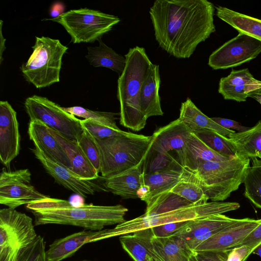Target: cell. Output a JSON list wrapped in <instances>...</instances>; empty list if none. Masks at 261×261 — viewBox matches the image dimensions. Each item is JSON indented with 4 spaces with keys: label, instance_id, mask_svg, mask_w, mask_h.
Masks as SVG:
<instances>
[{
    "label": "cell",
    "instance_id": "ab89813d",
    "mask_svg": "<svg viewBox=\"0 0 261 261\" xmlns=\"http://www.w3.org/2000/svg\"><path fill=\"white\" fill-rule=\"evenodd\" d=\"M189 221V220H188ZM188 221L168 223L151 228L154 236L159 238L168 237L174 234L184 226Z\"/></svg>",
    "mask_w": 261,
    "mask_h": 261
},
{
    "label": "cell",
    "instance_id": "ffe728a7",
    "mask_svg": "<svg viewBox=\"0 0 261 261\" xmlns=\"http://www.w3.org/2000/svg\"><path fill=\"white\" fill-rule=\"evenodd\" d=\"M192 133V129L178 118L153 133L150 149L162 154L171 150L176 152L184 146Z\"/></svg>",
    "mask_w": 261,
    "mask_h": 261
},
{
    "label": "cell",
    "instance_id": "4fadbf2b",
    "mask_svg": "<svg viewBox=\"0 0 261 261\" xmlns=\"http://www.w3.org/2000/svg\"><path fill=\"white\" fill-rule=\"evenodd\" d=\"M238 220L222 214L197 218L189 220L173 235L178 237L191 250L194 251L202 243Z\"/></svg>",
    "mask_w": 261,
    "mask_h": 261
},
{
    "label": "cell",
    "instance_id": "1f68e13d",
    "mask_svg": "<svg viewBox=\"0 0 261 261\" xmlns=\"http://www.w3.org/2000/svg\"><path fill=\"white\" fill-rule=\"evenodd\" d=\"M192 132L212 150L224 157L231 159L238 154L232 142L227 137L204 128L192 129Z\"/></svg>",
    "mask_w": 261,
    "mask_h": 261
},
{
    "label": "cell",
    "instance_id": "c3c4849f",
    "mask_svg": "<svg viewBox=\"0 0 261 261\" xmlns=\"http://www.w3.org/2000/svg\"><path fill=\"white\" fill-rule=\"evenodd\" d=\"M249 97L254 98L261 105V94L251 93L249 94Z\"/></svg>",
    "mask_w": 261,
    "mask_h": 261
},
{
    "label": "cell",
    "instance_id": "30bf717a",
    "mask_svg": "<svg viewBox=\"0 0 261 261\" xmlns=\"http://www.w3.org/2000/svg\"><path fill=\"white\" fill-rule=\"evenodd\" d=\"M31 184V173L28 169L14 171L3 168L0 174V203L15 209L24 204L47 197Z\"/></svg>",
    "mask_w": 261,
    "mask_h": 261
},
{
    "label": "cell",
    "instance_id": "5b68a950",
    "mask_svg": "<svg viewBox=\"0 0 261 261\" xmlns=\"http://www.w3.org/2000/svg\"><path fill=\"white\" fill-rule=\"evenodd\" d=\"M96 140V139H95ZM152 137L130 133L127 135L97 140L102 178L133 168L145 159L151 148Z\"/></svg>",
    "mask_w": 261,
    "mask_h": 261
},
{
    "label": "cell",
    "instance_id": "f6af8a7d",
    "mask_svg": "<svg viewBox=\"0 0 261 261\" xmlns=\"http://www.w3.org/2000/svg\"><path fill=\"white\" fill-rule=\"evenodd\" d=\"M65 9L63 4L57 3L52 5L50 10V15L52 19L56 18L63 14Z\"/></svg>",
    "mask_w": 261,
    "mask_h": 261
},
{
    "label": "cell",
    "instance_id": "e0dca14e",
    "mask_svg": "<svg viewBox=\"0 0 261 261\" xmlns=\"http://www.w3.org/2000/svg\"><path fill=\"white\" fill-rule=\"evenodd\" d=\"M110 229H85L55 240L46 250L48 261H61L73 255L83 245L111 238Z\"/></svg>",
    "mask_w": 261,
    "mask_h": 261
},
{
    "label": "cell",
    "instance_id": "603a6c76",
    "mask_svg": "<svg viewBox=\"0 0 261 261\" xmlns=\"http://www.w3.org/2000/svg\"><path fill=\"white\" fill-rule=\"evenodd\" d=\"M177 161L187 170L193 171L206 161H223L229 159L224 157L206 146L193 132L187 138L184 146L176 151Z\"/></svg>",
    "mask_w": 261,
    "mask_h": 261
},
{
    "label": "cell",
    "instance_id": "e575fe53",
    "mask_svg": "<svg viewBox=\"0 0 261 261\" xmlns=\"http://www.w3.org/2000/svg\"><path fill=\"white\" fill-rule=\"evenodd\" d=\"M170 191L195 205L204 204L208 200L201 188L190 178L184 169L180 180Z\"/></svg>",
    "mask_w": 261,
    "mask_h": 261
},
{
    "label": "cell",
    "instance_id": "f546056e",
    "mask_svg": "<svg viewBox=\"0 0 261 261\" xmlns=\"http://www.w3.org/2000/svg\"><path fill=\"white\" fill-rule=\"evenodd\" d=\"M152 242L155 252L163 261H189L194 251L178 237H153Z\"/></svg>",
    "mask_w": 261,
    "mask_h": 261
},
{
    "label": "cell",
    "instance_id": "ba28073f",
    "mask_svg": "<svg viewBox=\"0 0 261 261\" xmlns=\"http://www.w3.org/2000/svg\"><path fill=\"white\" fill-rule=\"evenodd\" d=\"M37 236L31 217L9 207L0 210V261H15Z\"/></svg>",
    "mask_w": 261,
    "mask_h": 261
},
{
    "label": "cell",
    "instance_id": "9c48e42d",
    "mask_svg": "<svg viewBox=\"0 0 261 261\" xmlns=\"http://www.w3.org/2000/svg\"><path fill=\"white\" fill-rule=\"evenodd\" d=\"M30 121L38 120L65 138L78 142L83 132L81 120L46 97L34 95L24 102Z\"/></svg>",
    "mask_w": 261,
    "mask_h": 261
},
{
    "label": "cell",
    "instance_id": "8fae6325",
    "mask_svg": "<svg viewBox=\"0 0 261 261\" xmlns=\"http://www.w3.org/2000/svg\"><path fill=\"white\" fill-rule=\"evenodd\" d=\"M260 53L261 41L239 33L211 54L208 65L214 70L233 68L250 62Z\"/></svg>",
    "mask_w": 261,
    "mask_h": 261
},
{
    "label": "cell",
    "instance_id": "52a82bcc",
    "mask_svg": "<svg viewBox=\"0 0 261 261\" xmlns=\"http://www.w3.org/2000/svg\"><path fill=\"white\" fill-rule=\"evenodd\" d=\"M49 20L63 26L74 43L98 40L120 21L116 16L87 8L71 10Z\"/></svg>",
    "mask_w": 261,
    "mask_h": 261
},
{
    "label": "cell",
    "instance_id": "f907efd6",
    "mask_svg": "<svg viewBox=\"0 0 261 261\" xmlns=\"http://www.w3.org/2000/svg\"><path fill=\"white\" fill-rule=\"evenodd\" d=\"M83 261H90V260H83Z\"/></svg>",
    "mask_w": 261,
    "mask_h": 261
},
{
    "label": "cell",
    "instance_id": "b9f144b4",
    "mask_svg": "<svg viewBox=\"0 0 261 261\" xmlns=\"http://www.w3.org/2000/svg\"><path fill=\"white\" fill-rule=\"evenodd\" d=\"M261 244V223L236 247L247 245L250 248V253Z\"/></svg>",
    "mask_w": 261,
    "mask_h": 261
},
{
    "label": "cell",
    "instance_id": "bcb514c9",
    "mask_svg": "<svg viewBox=\"0 0 261 261\" xmlns=\"http://www.w3.org/2000/svg\"><path fill=\"white\" fill-rule=\"evenodd\" d=\"M0 63H2L3 61V57L2 55L4 52V51L5 49V41L6 39L4 38V37L3 36L2 34V24H3V21L1 20L0 21Z\"/></svg>",
    "mask_w": 261,
    "mask_h": 261
},
{
    "label": "cell",
    "instance_id": "7bdbcfd3",
    "mask_svg": "<svg viewBox=\"0 0 261 261\" xmlns=\"http://www.w3.org/2000/svg\"><path fill=\"white\" fill-rule=\"evenodd\" d=\"M250 254V248L247 245L235 247L230 250L227 261H245Z\"/></svg>",
    "mask_w": 261,
    "mask_h": 261
},
{
    "label": "cell",
    "instance_id": "ee69618b",
    "mask_svg": "<svg viewBox=\"0 0 261 261\" xmlns=\"http://www.w3.org/2000/svg\"><path fill=\"white\" fill-rule=\"evenodd\" d=\"M211 118L215 122L228 129L236 130L238 131V132H242L249 128V127L244 126L233 120L220 117H213Z\"/></svg>",
    "mask_w": 261,
    "mask_h": 261
},
{
    "label": "cell",
    "instance_id": "44dd1931",
    "mask_svg": "<svg viewBox=\"0 0 261 261\" xmlns=\"http://www.w3.org/2000/svg\"><path fill=\"white\" fill-rule=\"evenodd\" d=\"M259 83L248 68L232 69L228 75L220 79L218 92L224 99L244 102L248 93L254 90Z\"/></svg>",
    "mask_w": 261,
    "mask_h": 261
},
{
    "label": "cell",
    "instance_id": "7402d4cb",
    "mask_svg": "<svg viewBox=\"0 0 261 261\" xmlns=\"http://www.w3.org/2000/svg\"><path fill=\"white\" fill-rule=\"evenodd\" d=\"M145 160L127 170L107 178H103V187L123 199L138 198V192L143 185V165Z\"/></svg>",
    "mask_w": 261,
    "mask_h": 261
},
{
    "label": "cell",
    "instance_id": "74e56055",
    "mask_svg": "<svg viewBox=\"0 0 261 261\" xmlns=\"http://www.w3.org/2000/svg\"><path fill=\"white\" fill-rule=\"evenodd\" d=\"M77 143L92 166L99 173L100 169V159L99 148L96 140L84 128L83 132Z\"/></svg>",
    "mask_w": 261,
    "mask_h": 261
},
{
    "label": "cell",
    "instance_id": "277c9868",
    "mask_svg": "<svg viewBox=\"0 0 261 261\" xmlns=\"http://www.w3.org/2000/svg\"><path fill=\"white\" fill-rule=\"evenodd\" d=\"M250 160L237 154L226 161L204 162L193 171L184 169L208 199L222 201L243 182Z\"/></svg>",
    "mask_w": 261,
    "mask_h": 261
},
{
    "label": "cell",
    "instance_id": "f1b7e54d",
    "mask_svg": "<svg viewBox=\"0 0 261 261\" xmlns=\"http://www.w3.org/2000/svg\"><path fill=\"white\" fill-rule=\"evenodd\" d=\"M228 138L238 154L249 159L261 157V120L248 130L236 132Z\"/></svg>",
    "mask_w": 261,
    "mask_h": 261
},
{
    "label": "cell",
    "instance_id": "4316f807",
    "mask_svg": "<svg viewBox=\"0 0 261 261\" xmlns=\"http://www.w3.org/2000/svg\"><path fill=\"white\" fill-rule=\"evenodd\" d=\"M179 118L186 123L192 130L197 128L210 129L227 138L236 133L234 130L221 126L211 118L204 114L189 98L181 103Z\"/></svg>",
    "mask_w": 261,
    "mask_h": 261
},
{
    "label": "cell",
    "instance_id": "f35d334b",
    "mask_svg": "<svg viewBox=\"0 0 261 261\" xmlns=\"http://www.w3.org/2000/svg\"><path fill=\"white\" fill-rule=\"evenodd\" d=\"M81 123L83 127L97 140L127 135L131 133L115 129L88 119L81 120Z\"/></svg>",
    "mask_w": 261,
    "mask_h": 261
},
{
    "label": "cell",
    "instance_id": "7dc6e473",
    "mask_svg": "<svg viewBox=\"0 0 261 261\" xmlns=\"http://www.w3.org/2000/svg\"><path fill=\"white\" fill-rule=\"evenodd\" d=\"M251 93L261 94V81H259L258 85L256 86L254 90L251 91L248 93V97L249 94Z\"/></svg>",
    "mask_w": 261,
    "mask_h": 261
},
{
    "label": "cell",
    "instance_id": "d6a6232c",
    "mask_svg": "<svg viewBox=\"0 0 261 261\" xmlns=\"http://www.w3.org/2000/svg\"><path fill=\"white\" fill-rule=\"evenodd\" d=\"M252 166L246 170L243 183L244 196L256 207L261 208V160L250 159Z\"/></svg>",
    "mask_w": 261,
    "mask_h": 261
},
{
    "label": "cell",
    "instance_id": "816d5d0a",
    "mask_svg": "<svg viewBox=\"0 0 261 261\" xmlns=\"http://www.w3.org/2000/svg\"><path fill=\"white\" fill-rule=\"evenodd\" d=\"M260 160H261V157L260 158Z\"/></svg>",
    "mask_w": 261,
    "mask_h": 261
},
{
    "label": "cell",
    "instance_id": "8d00e7d4",
    "mask_svg": "<svg viewBox=\"0 0 261 261\" xmlns=\"http://www.w3.org/2000/svg\"><path fill=\"white\" fill-rule=\"evenodd\" d=\"M45 245L44 238L37 236L32 242L19 251L15 261H48Z\"/></svg>",
    "mask_w": 261,
    "mask_h": 261
},
{
    "label": "cell",
    "instance_id": "7a4b0ae2",
    "mask_svg": "<svg viewBox=\"0 0 261 261\" xmlns=\"http://www.w3.org/2000/svg\"><path fill=\"white\" fill-rule=\"evenodd\" d=\"M26 207L34 216L35 225H69L93 230H100L105 226L124 222L128 211L121 204L75 206L68 200L49 196L29 203Z\"/></svg>",
    "mask_w": 261,
    "mask_h": 261
},
{
    "label": "cell",
    "instance_id": "4dcf8cb0",
    "mask_svg": "<svg viewBox=\"0 0 261 261\" xmlns=\"http://www.w3.org/2000/svg\"><path fill=\"white\" fill-rule=\"evenodd\" d=\"M99 46L88 47V55L86 58L94 67H104L116 72L120 76L124 71L126 58L116 53L112 48L106 45L100 38Z\"/></svg>",
    "mask_w": 261,
    "mask_h": 261
},
{
    "label": "cell",
    "instance_id": "d590c367",
    "mask_svg": "<svg viewBox=\"0 0 261 261\" xmlns=\"http://www.w3.org/2000/svg\"><path fill=\"white\" fill-rule=\"evenodd\" d=\"M63 109L71 114L90 120L115 129H120L117 125L115 115L111 112L92 111L80 106L64 108Z\"/></svg>",
    "mask_w": 261,
    "mask_h": 261
},
{
    "label": "cell",
    "instance_id": "2e32d148",
    "mask_svg": "<svg viewBox=\"0 0 261 261\" xmlns=\"http://www.w3.org/2000/svg\"><path fill=\"white\" fill-rule=\"evenodd\" d=\"M260 223L261 219H238L236 222L202 243L194 251L231 250L241 243Z\"/></svg>",
    "mask_w": 261,
    "mask_h": 261
},
{
    "label": "cell",
    "instance_id": "836d02e7",
    "mask_svg": "<svg viewBox=\"0 0 261 261\" xmlns=\"http://www.w3.org/2000/svg\"><path fill=\"white\" fill-rule=\"evenodd\" d=\"M191 205L193 204L186 199L169 191L159 195L147 205L145 213H167Z\"/></svg>",
    "mask_w": 261,
    "mask_h": 261
},
{
    "label": "cell",
    "instance_id": "681fc988",
    "mask_svg": "<svg viewBox=\"0 0 261 261\" xmlns=\"http://www.w3.org/2000/svg\"><path fill=\"white\" fill-rule=\"evenodd\" d=\"M253 253L256 254L259 256L261 258V244L258 245L252 252Z\"/></svg>",
    "mask_w": 261,
    "mask_h": 261
},
{
    "label": "cell",
    "instance_id": "8992f818",
    "mask_svg": "<svg viewBox=\"0 0 261 261\" xmlns=\"http://www.w3.org/2000/svg\"><path fill=\"white\" fill-rule=\"evenodd\" d=\"M32 48V55L20 67L25 80L37 88L59 82L62 57L68 47L58 39L42 36L36 37Z\"/></svg>",
    "mask_w": 261,
    "mask_h": 261
},
{
    "label": "cell",
    "instance_id": "9a60e30c",
    "mask_svg": "<svg viewBox=\"0 0 261 261\" xmlns=\"http://www.w3.org/2000/svg\"><path fill=\"white\" fill-rule=\"evenodd\" d=\"M20 135L17 114L7 101H0V160L6 167L18 155Z\"/></svg>",
    "mask_w": 261,
    "mask_h": 261
},
{
    "label": "cell",
    "instance_id": "cb8c5ba5",
    "mask_svg": "<svg viewBox=\"0 0 261 261\" xmlns=\"http://www.w3.org/2000/svg\"><path fill=\"white\" fill-rule=\"evenodd\" d=\"M152 228L120 236L122 248L135 261H163L154 249Z\"/></svg>",
    "mask_w": 261,
    "mask_h": 261
},
{
    "label": "cell",
    "instance_id": "83f0119b",
    "mask_svg": "<svg viewBox=\"0 0 261 261\" xmlns=\"http://www.w3.org/2000/svg\"><path fill=\"white\" fill-rule=\"evenodd\" d=\"M216 14L239 33L261 41V19L248 16L222 6H217Z\"/></svg>",
    "mask_w": 261,
    "mask_h": 261
},
{
    "label": "cell",
    "instance_id": "d4e9b609",
    "mask_svg": "<svg viewBox=\"0 0 261 261\" xmlns=\"http://www.w3.org/2000/svg\"><path fill=\"white\" fill-rule=\"evenodd\" d=\"M50 133L66 151L70 161V170L84 180H93L99 177L98 173L85 155L77 142L70 140L51 129Z\"/></svg>",
    "mask_w": 261,
    "mask_h": 261
},
{
    "label": "cell",
    "instance_id": "484cf974",
    "mask_svg": "<svg viewBox=\"0 0 261 261\" xmlns=\"http://www.w3.org/2000/svg\"><path fill=\"white\" fill-rule=\"evenodd\" d=\"M161 79L159 66L153 64L141 88L140 104L141 110L147 119L154 116H162L159 89Z\"/></svg>",
    "mask_w": 261,
    "mask_h": 261
},
{
    "label": "cell",
    "instance_id": "60d3db41",
    "mask_svg": "<svg viewBox=\"0 0 261 261\" xmlns=\"http://www.w3.org/2000/svg\"><path fill=\"white\" fill-rule=\"evenodd\" d=\"M230 250L194 251L198 261H227Z\"/></svg>",
    "mask_w": 261,
    "mask_h": 261
},
{
    "label": "cell",
    "instance_id": "3957f363",
    "mask_svg": "<svg viewBox=\"0 0 261 261\" xmlns=\"http://www.w3.org/2000/svg\"><path fill=\"white\" fill-rule=\"evenodd\" d=\"M125 57V67L117 83L120 124L137 132L144 128L146 124L147 119L140 104V94L153 63L145 49L139 46L129 48Z\"/></svg>",
    "mask_w": 261,
    "mask_h": 261
},
{
    "label": "cell",
    "instance_id": "5bb4252c",
    "mask_svg": "<svg viewBox=\"0 0 261 261\" xmlns=\"http://www.w3.org/2000/svg\"><path fill=\"white\" fill-rule=\"evenodd\" d=\"M31 149L46 171L56 182L68 190L84 197L94 195L96 192L106 191L92 180L80 178L69 168L54 162L37 147Z\"/></svg>",
    "mask_w": 261,
    "mask_h": 261
},
{
    "label": "cell",
    "instance_id": "7c38bea8",
    "mask_svg": "<svg viewBox=\"0 0 261 261\" xmlns=\"http://www.w3.org/2000/svg\"><path fill=\"white\" fill-rule=\"evenodd\" d=\"M200 205L193 204L173 211L156 214H146L133 219L125 221L111 229L112 238L133 233L139 230L152 228L164 224L188 221L203 218Z\"/></svg>",
    "mask_w": 261,
    "mask_h": 261
},
{
    "label": "cell",
    "instance_id": "6da1fadb",
    "mask_svg": "<svg viewBox=\"0 0 261 261\" xmlns=\"http://www.w3.org/2000/svg\"><path fill=\"white\" fill-rule=\"evenodd\" d=\"M215 7L207 0H156L149 10L159 46L178 59L189 58L216 31Z\"/></svg>",
    "mask_w": 261,
    "mask_h": 261
},
{
    "label": "cell",
    "instance_id": "d6986e66",
    "mask_svg": "<svg viewBox=\"0 0 261 261\" xmlns=\"http://www.w3.org/2000/svg\"><path fill=\"white\" fill-rule=\"evenodd\" d=\"M28 133L35 147L54 162L70 169V161L66 151L47 126L38 120L30 121Z\"/></svg>",
    "mask_w": 261,
    "mask_h": 261
},
{
    "label": "cell",
    "instance_id": "ac0fdd59",
    "mask_svg": "<svg viewBox=\"0 0 261 261\" xmlns=\"http://www.w3.org/2000/svg\"><path fill=\"white\" fill-rule=\"evenodd\" d=\"M184 172L181 165L149 173H143V185L138 198L149 204L157 196L171 190L180 180Z\"/></svg>",
    "mask_w": 261,
    "mask_h": 261
}]
</instances>
